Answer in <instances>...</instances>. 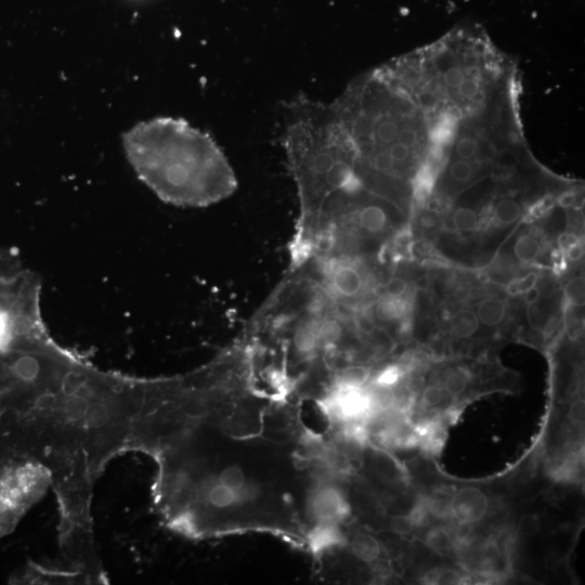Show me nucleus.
<instances>
[{
    "mask_svg": "<svg viewBox=\"0 0 585 585\" xmlns=\"http://www.w3.org/2000/svg\"><path fill=\"white\" fill-rule=\"evenodd\" d=\"M541 530V519L535 514H524L517 521V532L522 537H532Z\"/></svg>",
    "mask_w": 585,
    "mask_h": 585,
    "instance_id": "obj_19",
    "label": "nucleus"
},
{
    "mask_svg": "<svg viewBox=\"0 0 585 585\" xmlns=\"http://www.w3.org/2000/svg\"><path fill=\"white\" fill-rule=\"evenodd\" d=\"M507 307L505 302L495 297H487L481 300L477 308L479 321L489 327L499 325L506 317Z\"/></svg>",
    "mask_w": 585,
    "mask_h": 585,
    "instance_id": "obj_12",
    "label": "nucleus"
},
{
    "mask_svg": "<svg viewBox=\"0 0 585 585\" xmlns=\"http://www.w3.org/2000/svg\"><path fill=\"white\" fill-rule=\"evenodd\" d=\"M481 223V216L468 204H458L451 211L450 224L457 233L476 231Z\"/></svg>",
    "mask_w": 585,
    "mask_h": 585,
    "instance_id": "obj_10",
    "label": "nucleus"
},
{
    "mask_svg": "<svg viewBox=\"0 0 585 585\" xmlns=\"http://www.w3.org/2000/svg\"><path fill=\"white\" fill-rule=\"evenodd\" d=\"M304 506L310 519V526L316 524L340 525L351 514V507L343 491L324 479L317 480L310 486Z\"/></svg>",
    "mask_w": 585,
    "mask_h": 585,
    "instance_id": "obj_6",
    "label": "nucleus"
},
{
    "mask_svg": "<svg viewBox=\"0 0 585 585\" xmlns=\"http://www.w3.org/2000/svg\"><path fill=\"white\" fill-rule=\"evenodd\" d=\"M364 182L394 200L433 173L444 138L410 95L378 67L353 79L332 103Z\"/></svg>",
    "mask_w": 585,
    "mask_h": 585,
    "instance_id": "obj_1",
    "label": "nucleus"
},
{
    "mask_svg": "<svg viewBox=\"0 0 585 585\" xmlns=\"http://www.w3.org/2000/svg\"><path fill=\"white\" fill-rule=\"evenodd\" d=\"M537 282V274L534 272L528 273L523 276L511 280L506 290L511 296H520L526 294L530 289L535 287Z\"/></svg>",
    "mask_w": 585,
    "mask_h": 585,
    "instance_id": "obj_17",
    "label": "nucleus"
},
{
    "mask_svg": "<svg viewBox=\"0 0 585 585\" xmlns=\"http://www.w3.org/2000/svg\"><path fill=\"white\" fill-rule=\"evenodd\" d=\"M523 213V206L518 197L511 193L494 195L490 206V217L495 225L506 226L517 222Z\"/></svg>",
    "mask_w": 585,
    "mask_h": 585,
    "instance_id": "obj_8",
    "label": "nucleus"
},
{
    "mask_svg": "<svg viewBox=\"0 0 585 585\" xmlns=\"http://www.w3.org/2000/svg\"><path fill=\"white\" fill-rule=\"evenodd\" d=\"M528 302H534L537 300L538 297V290L536 287H533L530 289L526 294L523 295Z\"/></svg>",
    "mask_w": 585,
    "mask_h": 585,
    "instance_id": "obj_26",
    "label": "nucleus"
},
{
    "mask_svg": "<svg viewBox=\"0 0 585 585\" xmlns=\"http://www.w3.org/2000/svg\"><path fill=\"white\" fill-rule=\"evenodd\" d=\"M487 511V496L479 487L463 486L451 496L450 516L458 524L472 525L481 521Z\"/></svg>",
    "mask_w": 585,
    "mask_h": 585,
    "instance_id": "obj_7",
    "label": "nucleus"
},
{
    "mask_svg": "<svg viewBox=\"0 0 585 585\" xmlns=\"http://www.w3.org/2000/svg\"><path fill=\"white\" fill-rule=\"evenodd\" d=\"M283 146L297 190L289 258L313 244L328 209L364 185L354 148L332 104L298 94L285 103Z\"/></svg>",
    "mask_w": 585,
    "mask_h": 585,
    "instance_id": "obj_2",
    "label": "nucleus"
},
{
    "mask_svg": "<svg viewBox=\"0 0 585 585\" xmlns=\"http://www.w3.org/2000/svg\"><path fill=\"white\" fill-rule=\"evenodd\" d=\"M542 242L533 233L521 234L514 244L515 257L523 263H530L537 259L542 252Z\"/></svg>",
    "mask_w": 585,
    "mask_h": 585,
    "instance_id": "obj_14",
    "label": "nucleus"
},
{
    "mask_svg": "<svg viewBox=\"0 0 585 585\" xmlns=\"http://www.w3.org/2000/svg\"><path fill=\"white\" fill-rule=\"evenodd\" d=\"M40 277L12 249L0 250V361L46 326Z\"/></svg>",
    "mask_w": 585,
    "mask_h": 585,
    "instance_id": "obj_4",
    "label": "nucleus"
},
{
    "mask_svg": "<svg viewBox=\"0 0 585 585\" xmlns=\"http://www.w3.org/2000/svg\"><path fill=\"white\" fill-rule=\"evenodd\" d=\"M480 558L483 566H494L500 558L498 544L494 540H487L481 546Z\"/></svg>",
    "mask_w": 585,
    "mask_h": 585,
    "instance_id": "obj_20",
    "label": "nucleus"
},
{
    "mask_svg": "<svg viewBox=\"0 0 585 585\" xmlns=\"http://www.w3.org/2000/svg\"><path fill=\"white\" fill-rule=\"evenodd\" d=\"M407 282L401 276H390L385 282V291L393 298H403L407 290Z\"/></svg>",
    "mask_w": 585,
    "mask_h": 585,
    "instance_id": "obj_21",
    "label": "nucleus"
},
{
    "mask_svg": "<svg viewBox=\"0 0 585 585\" xmlns=\"http://www.w3.org/2000/svg\"><path fill=\"white\" fill-rule=\"evenodd\" d=\"M582 246L576 240L570 243L567 247V256L571 260H578L582 256Z\"/></svg>",
    "mask_w": 585,
    "mask_h": 585,
    "instance_id": "obj_25",
    "label": "nucleus"
},
{
    "mask_svg": "<svg viewBox=\"0 0 585 585\" xmlns=\"http://www.w3.org/2000/svg\"><path fill=\"white\" fill-rule=\"evenodd\" d=\"M470 381V373L464 367L452 369L444 378V389L453 396L461 394Z\"/></svg>",
    "mask_w": 585,
    "mask_h": 585,
    "instance_id": "obj_15",
    "label": "nucleus"
},
{
    "mask_svg": "<svg viewBox=\"0 0 585 585\" xmlns=\"http://www.w3.org/2000/svg\"><path fill=\"white\" fill-rule=\"evenodd\" d=\"M352 554L361 561L372 563L381 555V546L378 540L369 533L359 532L350 542Z\"/></svg>",
    "mask_w": 585,
    "mask_h": 585,
    "instance_id": "obj_9",
    "label": "nucleus"
},
{
    "mask_svg": "<svg viewBox=\"0 0 585 585\" xmlns=\"http://www.w3.org/2000/svg\"><path fill=\"white\" fill-rule=\"evenodd\" d=\"M138 178L162 202L207 207L230 197L235 172L216 141L181 118L140 121L122 134Z\"/></svg>",
    "mask_w": 585,
    "mask_h": 585,
    "instance_id": "obj_3",
    "label": "nucleus"
},
{
    "mask_svg": "<svg viewBox=\"0 0 585 585\" xmlns=\"http://www.w3.org/2000/svg\"><path fill=\"white\" fill-rule=\"evenodd\" d=\"M450 327L452 333L457 337L461 339L469 338L473 336L480 325V321L477 316V313H474L470 309H460L456 312H454L450 316Z\"/></svg>",
    "mask_w": 585,
    "mask_h": 585,
    "instance_id": "obj_13",
    "label": "nucleus"
},
{
    "mask_svg": "<svg viewBox=\"0 0 585 585\" xmlns=\"http://www.w3.org/2000/svg\"><path fill=\"white\" fill-rule=\"evenodd\" d=\"M464 580L459 571L448 568L433 570L427 577V582L431 584H460Z\"/></svg>",
    "mask_w": 585,
    "mask_h": 585,
    "instance_id": "obj_18",
    "label": "nucleus"
},
{
    "mask_svg": "<svg viewBox=\"0 0 585 585\" xmlns=\"http://www.w3.org/2000/svg\"><path fill=\"white\" fill-rule=\"evenodd\" d=\"M421 400L426 406L433 407L442 402L443 389L437 385H430L422 391Z\"/></svg>",
    "mask_w": 585,
    "mask_h": 585,
    "instance_id": "obj_23",
    "label": "nucleus"
},
{
    "mask_svg": "<svg viewBox=\"0 0 585 585\" xmlns=\"http://www.w3.org/2000/svg\"><path fill=\"white\" fill-rule=\"evenodd\" d=\"M390 526L398 534H408L416 528L408 514L393 517Z\"/></svg>",
    "mask_w": 585,
    "mask_h": 585,
    "instance_id": "obj_22",
    "label": "nucleus"
},
{
    "mask_svg": "<svg viewBox=\"0 0 585 585\" xmlns=\"http://www.w3.org/2000/svg\"><path fill=\"white\" fill-rule=\"evenodd\" d=\"M52 486L51 473L36 459L0 456V538L10 535Z\"/></svg>",
    "mask_w": 585,
    "mask_h": 585,
    "instance_id": "obj_5",
    "label": "nucleus"
},
{
    "mask_svg": "<svg viewBox=\"0 0 585 585\" xmlns=\"http://www.w3.org/2000/svg\"><path fill=\"white\" fill-rule=\"evenodd\" d=\"M584 277L578 275L570 278L563 287V299L571 307L584 306Z\"/></svg>",
    "mask_w": 585,
    "mask_h": 585,
    "instance_id": "obj_16",
    "label": "nucleus"
},
{
    "mask_svg": "<svg viewBox=\"0 0 585 585\" xmlns=\"http://www.w3.org/2000/svg\"><path fill=\"white\" fill-rule=\"evenodd\" d=\"M569 416L573 424H582L584 418V402L581 400L574 401L570 407Z\"/></svg>",
    "mask_w": 585,
    "mask_h": 585,
    "instance_id": "obj_24",
    "label": "nucleus"
},
{
    "mask_svg": "<svg viewBox=\"0 0 585 585\" xmlns=\"http://www.w3.org/2000/svg\"><path fill=\"white\" fill-rule=\"evenodd\" d=\"M424 542L435 552H450L456 548L455 530L444 524L433 525L425 533Z\"/></svg>",
    "mask_w": 585,
    "mask_h": 585,
    "instance_id": "obj_11",
    "label": "nucleus"
}]
</instances>
